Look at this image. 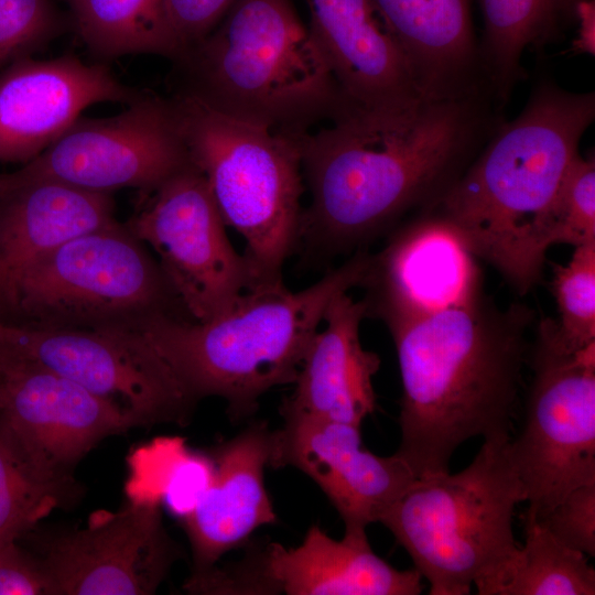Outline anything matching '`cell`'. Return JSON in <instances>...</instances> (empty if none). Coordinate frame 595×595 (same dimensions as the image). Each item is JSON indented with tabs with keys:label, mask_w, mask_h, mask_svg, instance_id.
Returning a JSON list of instances; mask_svg holds the SVG:
<instances>
[{
	"label": "cell",
	"mask_w": 595,
	"mask_h": 595,
	"mask_svg": "<svg viewBox=\"0 0 595 595\" xmlns=\"http://www.w3.org/2000/svg\"><path fill=\"white\" fill-rule=\"evenodd\" d=\"M272 431L269 466L294 467L310 477L339 513L345 530L379 522L383 512L419 477L398 453L365 448L360 425L281 414Z\"/></svg>",
	"instance_id": "15"
},
{
	"label": "cell",
	"mask_w": 595,
	"mask_h": 595,
	"mask_svg": "<svg viewBox=\"0 0 595 595\" xmlns=\"http://www.w3.org/2000/svg\"><path fill=\"white\" fill-rule=\"evenodd\" d=\"M13 363L40 364L110 400L139 426L183 425L194 403L145 338L133 327L44 328L2 322Z\"/></svg>",
	"instance_id": "12"
},
{
	"label": "cell",
	"mask_w": 595,
	"mask_h": 595,
	"mask_svg": "<svg viewBox=\"0 0 595 595\" xmlns=\"http://www.w3.org/2000/svg\"><path fill=\"white\" fill-rule=\"evenodd\" d=\"M534 520L563 544L595 556V483L573 489Z\"/></svg>",
	"instance_id": "31"
},
{
	"label": "cell",
	"mask_w": 595,
	"mask_h": 595,
	"mask_svg": "<svg viewBox=\"0 0 595 595\" xmlns=\"http://www.w3.org/2000/svg\"><path fill=\"white\" fill-rule=\"evenodd\" d=\"M1 325H2V322L0 321V375L6 371L10 365L12 364L11 361V358L4 347V344L2 342V336H1Z\"/></svg>",
	"instance_id": "35"
},
{
	"label": "cell",
	"mask_w": 595,
	"mask_h": 595,
	"mask_svg": "<svg viewBox=\"0 0 595 595\" xmlns=\"http://www.w3.org/2000/svg\"><path fill=\"white\" fill-rule=\"evenodd\" d=\"M421 580L379 558L366 530L336 540L313 524L298 547L271 542L232 569L217 567L212 586L215 594L418 595Z\"/></svg>",
	"instance_id": "14"
},
{
	"label": "cell",
	"mask_w": 595,
	"mask_h": 595,
	"mask_svg": "<svg viewBox=\"0 0 595 595\" xmlns=\"http://www.w3.org/2000/svg\"><path fill=\"white\" fill-rule=\"evenodd\" d=\"M559 1H560L561 18L566 17V18L572 19L574 6L578 0H559Z\"/></svg>",
	"instance_id": "36"
},
{
	"label": "cell",
	"mask_w": 595,
	"mask_h": 595,
	"mask_svg": "<svg viewBox=\"0 0 595 595\" xmlns=\"http://www.w3.org/2000/svg\"><path fill=\"white\" fill-rule=\"evenodd\" d=\"M0 595H51L37 556L19 542L0 547Z\"/></svg>",
	"instance_id": "33"
},
{
	"label": "cell",
	"mask_w": 595,
	"mask_h": 595,
	"mask_svg": "<svg viewBox=\"0 0 595 595\" xmlns=\"http://www.w3.org/2000/svg\"><path fill=\"white\" fill-rule=\"evenodd\" d=\"M234 1L164 0L165 20L175 50L173 58L209 33Z\"/></svg>",
	"instance_id": "32"
},
{
	"label": "cell",
	"mask_w": 595,
	"mask_h": 595,
	"mask_svg": "<svg viewBox=\"0 0 595 595\" xmlns=\"http://www.w3.org/2000/svg\"><path fill=\"white\" fill-rule=\"evenodd\" d=\"M402 46L425 98L488 90L470 0H372Z\"/></svg>",
	"instance_id": "22"
},
{
	"label": "cell",
	"mask_w": 595,
	"mask_h": 595,
	"mask_svg": "<svg viewBox=\"0 0 595 595\" xmlns=\"http://www.w3.org/2000/svg\"><path fill=\"white\" fill-rule=\"evenodd\" d=\"M271 436L258 422L216 448L208 482L182 517L193 554L190 577L210 571L258 528L275 522L264 484Z\"/></svg>",
	"instance_id": "20"
},
{
	"label": "cell",
	"mask_w": 595,
	"mask_h": 595,
	"mask_svg": "<svg viewBox=\"0 0 595 595\" xmlns=\"http://www.w3.org/2000/svg\"><path fill=\"white\" fill-rule=\"evenodd\" d=\"M180 555L160 501L128 497L117 511L91 513L85 528L45 539L37 559L51 595H150Z\"/></svg>",
	"instance_id": "13"
},
{
	"label": "cell",
	"mask_w": 595,
	"mask_h": 595,
	"mask_svg": "<svg viewBox=\"0 0 595 595\" xmlns=\"http://www.w3.org/2000/svg\"><path fill=\"white\" fill-rule=\"evenodd\" d=\"M534 371L522 432L510 455L538 519L573 489L595 483V343L572 351L542 317L531 347Z\"/></svg>",
	"instance_id": "9"
},
{
	"label": "cell",
	"mask_w": 595,
	"mask_h": 595,
	"mask_svg": "<svg viewBox=\"0 0 595 595\" xmlns=\"http://www.w3.org/2000/svg\"><path fill=\"white\" fill-rule=\"evenodd\" d=\"M565 266H554L551 289L559 335L570 350L595 343V240L574 247Z\"/></svg>",
	"instance_id": "28"
},
{
	"label": "cell",
	"mask_w": 595,
	"mask_h": 595,
	"mask_svg": "<svg viewBox=\"0 0 595 595\" xmlns=\"http://www.w3.org/2000/svg\"><path fill=\"white\" fill-rule=\"evenodd\" d=\"M190 163L171 97L143 93L115 116L79 117L35 159L0 174V194L43 181L149 193Z\"/></svg>",
	"instance_id": "10"
},
{
	"label": "cell",
	"mask_w": 595,
	"mask_h": 595,
	"mask_svg": "<svg viewBox=\"0 0 595 595\" xmlns=\"http://www.w3.org/2000/svg\"><path fill=\"white\" fill-rule=\"evenodd\" d=\"M595 240V160L580 153L570 164L551 206L543 231L547 249Z\"/></svg>",
	"instance_id": "29"
},
{
	"label": "cell",
	"mask_w": 595,
	"mask_h": 595,
	"mask_svg": "<svg viewBox=\"0 0 595 595\" xmlns=\"http://www.w3.org/2000/svg\"><path fill=\"white\" fill-rule=\"evenodd\" d=\"M309 31L345 110L403 107L423 97L408 57L372 0H304Z\"/></svg>",
	"instance_id": "19"
},
{
	"label": "cell",
	"mask_w": 595,
	"mask_h": 595,
	"mask_svg": "<svg viewBox=\"0 0 595 595\" xmlns=\"http://www.w3.org/2000/svg\"><path fill=\"white\" fill-rule=\"evenodd\" d=\"M143 202L126 225L159 258L183 310L204 322L253 288L246 257L232 247L202 172L191 162Z\"/></svg>",
	"instance_id": "11"
},
{
	"label": "cell",
	"mask_w": 595,
	"mask_h": 595,
	"mask_svg": "<svg viewBox=\"0 0 595 595\" xmlns=\"http://www.w3.org/2000/svg\"><path fill=\"white\" fill-rule=\"evenodd\" d=\"M171 99L191 162L205 176L226 226L246 240L253 286L281 282L300 240L302 134L246 123L185 96Z\"/></svg>",
	"instance_id": "7"
},
{
	"label": "cell",
	"mask_w": 595,
	"mask_h": 595,
	"mask_svg": "<svg viewBox=\"0 0 595 595\" xmlns=\"http://www.w3.org/2000/svg\"><path fill=\"white\" fill-rule=\"evenodd\" d=\"M526 541L475 586L480 595H594L595 570L539 521L524 518Z\"/></svg>",
	"instance_id": "25"
},
{
	"label": "cell",
	"mask_w": 595,
	"mask_h": 595,
	"mask_svg": "<svg viewBox=\"0 0 595 595\" xmlns=\"http://www.w3.org/2000/svg\"><path fill=\"white\" fill-rule=\"evenodd\" d=\"M79 495L74 476L43 468L0 413V547L20 542L42 519L74 505Z\"/></svg>",
	"instance_id": "26"
},
{
	"label": "cell",
	"mask_w": 595,
	"mask_h": 595,
	"mask_svg": "<svg viewBox=\"0 0 595 595\" xmlns=\"http://www.w3.org/2000/svg\"><path fill=\"white\" fill-rule=\"evenodd\" d=\"M594 118V93L537 85L425 213L445 220L518 294L529 292L542 274L551 206Z\"/></svg>",
	"instance_id": "3"
},
{
	"label": "cell",
	"mask_w": 595,
	"mask_h": 595,
	"mask_svg": "<svg viewBox=\"0 0 595 595\" xmlns=\"http://www.w3.org/2000/svg\"><path fill=\"white\" fill-rule=\"evenodd\" d=\"M0 413L43 468L69 477L102 440L139 426L119 404L25 360L0 375Z\"/></svg>",
	"instance_id": "17"
},
{
	"label": "cell",
	"mask_w": 595,
	"mask_h": 595,
	"mask_svg": "<svg viewBox=\"0 0 595 595\" xmlns=\"http://www.w3.org/2000/svg\"><path fill=\"white\" fill-rule=\"evenodd\" d=\"M111 193L43 181L0 194V285L53 249L109 226Z\"/></svg>",
	"instance_id": "23"
},
{
	"label": "cell",
	"mask_w": 595,
	"mask_h": 595,
	"mask_svg": "<svg viewBox=\"0 0 595 595\" xmlns=\"http://www.w3.org/2000/svg\"><path fill=\"white\" fill-rule=\"evenodd\" d=\"M144 91L102 64L75 55L19 58L0 73V162L22 165L40 155L97 102L130 105Z\"/></svg>",
	"instance_id": "18"
},
{
	"label": "cell",
	"mask_w": 595,
	"mask_h": 595,
	"mask_svg": "<svg viewBox=\"0 0 595 595\" xmlns=\"http://www.w3.org/2000/svg\"><path fill=\"white\" fill-rule=\"evenodd\" d=\"M534 312L477 302L388 326L402 382L396 453L418 476L450 472L456 448L509 436Z\"/></svg>",
	"instance_id": "2"
},
{
	"label": "cell",
	"mask_w": 595,
	"mask_h": 595,
	"mask_svg": "<svg viewBox=\"0 0 595 595\" xmlns=\"http://www.w3.org/2000/svg\"><path fill=\"white\" fill-rule=\"evenodd\" d=\"M65 29L52 0H0V67L31 56Z\"/></svg>",
	"instance_id": "30"
},
{
	"label": "cell",
	"mask_w": 595,
	"mask_h": 595,
	"mask_svg": "<svg viewBox=\"0 0 595 595\" xmlns=\"http://www.w3.org/2000/svg\"><path fill=\"white\" fill-rule=\"evenodd\" d=\"M510 440H484L458 473L418 477L379 519L429 582L431 595L469 594L517 548L512 519L526 493Z\"/></svg>",
	"instance_id": "6"
},
{
	"label": "cell",
	"mask_w": 595,
	"mask_h": 595,
	"mask_svg": "<svg viewBox=\"0 0 595 595\" xmlns=\"http://www.w3.org/2000/svg\"><path fill=\"white\" fill-rule=\"evenodd\" d=\"M486 91L349 109L300 138L311 202L300 240L331 253L368 241L412 207H428L465 170L488 134Z\"/></svg>",
	"instance_id": "1"
},
{
	"label": "cell",
	"mask_w": 595,
	"mask_h": 595,
	"mask_svg": "<svg viewBox=\"0 0 595 595\" xmlns=\"http://www.w3.org/2000/svg\"><path fill=\"white\" fill-rule=\"evenodd\" d=\"M76 31L100 58L154 54L173 58L164 0H68Z\"/></svg>",
	"instance_id": "27"
},
{
	"label": "cell",
	"mask_w": 595,
	"mask_h": 595,
	"mask_svg": "<svg viewBox=\"0 0 595 595\" xmlns=\"http://www.w3.org/2000/svg\"><path fill=\"white\" fill-rule=\"evenodd\" d=\"M172 62L173 95L273 132L301 136L345 110L292 0H235L209 33Z\"/></svg>",
	"instance_id": "5"
},
{
	"label": "cell",
	"mask_w": 595,
	"mask_h": 595,
	"mask_svg": "<svg viewBox=\"0 0 595 595\" xmlns=\"http://www.w3.org/2000/svg\"><path fill=\"white\" fill-rule=\"evenodd\" d=\"M364 300L338 293L324 314L322 331L313 336L281 414H300L360 425L376 409L372 378L380 357L363 347Z\"/></svg>",
	"instance_id": "21"
},
{
	"label": "cell",
	"mask_w": 595,
	"mask_h": 595,
	"mask_svg": "<svg viewBox=\"0 0 595 595\" xmlns=\"http://www.w3.org/2000/svg\"><path fill=\"white\" fill-rule=\"evenodd\" d=\"M367 316L388 326L484 296L476 257L441 217L424 213L398 229L370 261L360 283Z\"/></svg>",
	"instance_id": "16"
},
{
	"label": "cell",
	"mask_w": 595,
	"mask_h": 595,
	"mask_svg": "<svg viewBox=\"0 0 595 595\" xmlns=\"http://www.w3.org/2000/svg\"><path fill=\"white\" fill-rule=\"evenodd\" d=\"M143 244L115 221L33 261L0 285L24 325L44 328L133 327L182 307Z\"/></svg>",
	"instance_id": "8"
},
{
	"label": "cell",
	"mask_w": 595,
	"mask_h": 595,
	"mask_svg": "<svg viewBox=\"0 0 595 595\" xmlns=\"http://www.w3.org/2000/svg\"><path fill=\"white\" fill-rule=\"evenodd\" d=\"M370 253L359 250L301 291L283 281L246 290L207 321L160 314L136 328L191 401L221 398L232 421L253 415L269 390L295 381L331 301L360 285Z\"/></svg>",
	"instance_id": "4"
},
{
	"label": "cell",
	"mask_w": 595,
	"mask_h": 595,
	"mask_svg": "<svg viewBox=\"0 0 595 595\" xmlns=\"http://www.w3.org/2000/svg\"><path fill=\"white\" fill-rule=\"evenodd\" d=\"M573 21L577 23L572 50L577 54H595V1L578 0L573 9Z\"/></svg>",
	"instance_id": "34"
},
{
	"label": "cell",
	"mask_w": 595,
	"mask_h": 595,
	"mask_svg": "<svg viewBox=\"0 0 595 595\" xmlns=\"http://www.w3.org/2000/svg\"><path fill=\"white\" fill-rule=\"evenodd\" d=\"M484 36L479 45L486 86L501 107L524 77L528 47L552 40L561 19L559 0H478Z\"/></svg>",
	"instance_id": "24"
}]
</instances>
